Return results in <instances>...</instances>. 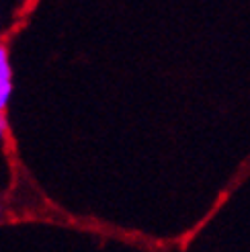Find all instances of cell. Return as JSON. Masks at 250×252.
<instances>
[{
	"label": "cell",
	"instance_id": "2",
	"mask_svg": "<svg viewBox=\"0 0 250 252\" xmlns=\"http://www.w3.org/2000/svg\"><path fill=\"white\" fill-rule=\"evenodd\" d=\"M10 93H12V84L10 82H0V113L6 109Z\"/></svg>",
	"mask_w": 250,
	"mask_h": 252
},
{
	"label": "cell",
	"instance_id": "3",
	"mask_svg": "<svg viewBox=\"0 0 250 252\" xmlns=\"http://www.w3.org/2000/svg\"><path fill=\"white\" fill-rule=\"evenodd\" d=\"M4 129H6V123H4V119H2V117H0V137L4 135Z\"/></svg>",
	"mask_w": 250,
	"mask_h": 252
},
{
	"label": "cell",
	"instance_id": "1",
	"mask_svg": "<svg viewBox=\"0 0 250 252\" xmlns=\"http://www.w3.org/2000/svg\"><path fill=\"white\" fill-rule=\"evenodd\" d=\"M12 70H10V62H8V52L4 45H0V82H10Z\"/></svg>",
	"mask_w": 250,
	"mask_h": 252
}]
</instances>
